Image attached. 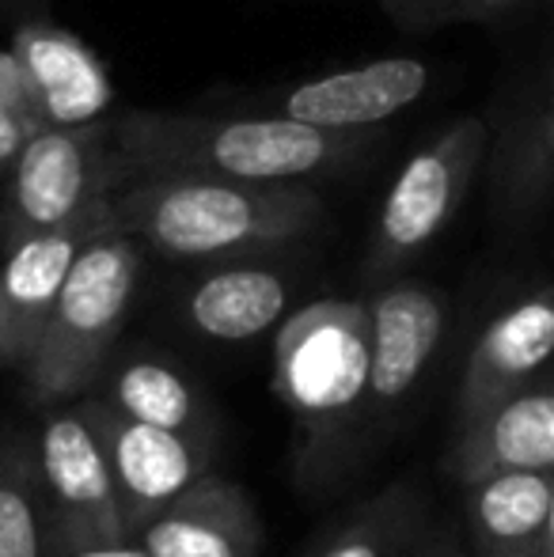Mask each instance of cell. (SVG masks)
Listing matches in <instances>:
<instances>
[{"mask_svg": "<svg viewBox=\"0 0 554 557\" xmlns=\"http://www.w3.org/2000/svg\"><path fill=\"white\" fill-rule=\"evenodd\" d=\"M140 243L114 221L96 235L69 270L38 345L23 368L27 395L38 406L73 403L103 375L134 308Z\"/></svg>", "mask_w": 554, "mask_h": 557, "instance_id": "cell-4", "label": "cell"}, {"mask_svg": "<svg viewBox=\"0 0 554 557\" xmlns=\"http://www.w3.org/2000/svg\"><path fill=\"white\" fill-rule=\"evenodd\" d=\"M554 470H494L467 482V523L479 557H551Z\"/></svg>", "mask_w": 554, "mask_h": 557, "instance_id": "cell-17", "label": "cell"}, {"mask_svg": "<svg viewBox=\"0 0 554 557\" xmlns=\"http://www.w3.org/2000/svg\"><path fill=\"white\" fill-rule=\"evenodd\" d=\"M547 539H551V557H554V493H551V528H547Z\"/></svg>", "mask_w": 554, "mask_h": 557, "instance_id": "cell-26", "label": "cell"}, {"mask_svg": "<svg viewBox=\"0 0 554 557\" xmlns=\"http://www.w3.org/2000/svg\"><path fill=\"white\" fill-rule=\"evenodd\" d=\"M426 539V505L410 482H392L346 516L308 557H410Z\"/></svg>", "mask_w": 554, "mask_h": 557, "instance_id": "cell-20", "label": "cell"}, {"mask_svg": "<svg viewBox=\"0 0 554 557\" xmlns=\"http://www.w3.org/2000/svg\"><path fill=\"white\" fill-rule=\"evenodd\" d=\"M46 125L50 122H46L42 103H38L20 58L12 53V46H0V178L12 168L20 148Z\"/></svg>", "mask_w": 554, "mask_h": 557, "instance_id": "cell-22", "label": "cell"}, {"mask_svg": "<svg viewBox=\"0 0 554 557\" xmlns=\"http://www.w3.org/2000/svg\"><path fill=\"white\" fill-rule=\"evenodd\" d=\"M111 213L140 247L175 262H232L308 235L323 201L308 183H239L190 171L130 175Z\"/></svg>", "mask_w": 554, "mask_h": 557, "instance_id": "cell-1", "label": "cell"}, {"mask_svg": "<svg viewBox=\"0 0 554 557\" xmlns=\"http://www.w3.org/2000/svg\"><path fill=\"white\" fill-rule=\"evenodd\" d=\"M554 360V281L497 311L475 337L456 391V425L482 418L517 395Z\"/></svg>", "mask_w": 554, "mask_h": 557, "instance_id": "cell-13", "label": "cell"}, {"mask_svg": "<svg viewBox=\"0 0 554 557\" xmlns=\"http://www.w3.org/2000/svg\"><path fill=\"white\" fill-rule=\"evenodd\" d=\"M490 148V125L482 114H467L436 133L429 145L399 168L384 206L377 213L369 250H365V281L384 285L399 277L418 255H426L436 235L452 224Z\"/></svg>", "mask_w": 554, "mask_h": 557, "instance_id": "cell-5", "label": "cell"}, {"mask_svg": "<svg viewBox=\"0 0 554 557\" xmlns=\"http://www.w3.org/2000/svg\"><path fill=\"white\" fill-rule=\"evenodd\" d=\"M274 395L296 429V462L319 478L369 433V311L365 300H311L278 323Z\"/></svg>", "mask_w": 554, "mask_h": 557, "instance_id": "cell-3", "label": "cell"}, {"mask_svg": "<svg viewBox=\"0 0 554 557\" xmlns=\"http://www.w3.org/2000/svg\"><path fill=\"white\" fill-rule=\"evenodd\" d=\"M4 368H8V364H4V357H0V375H4Z\"/></svg>", "mask_w": 554, "mask_h": 557, "instance_id": "cell-27", "label": "cell"}, {"mask_svg": "<svg viewBox=\"0 0 554 557\" xmlns=\"http://www.w3.org/2000/svg\"><path fill=\"white\" fill-rule=\"evenodd\" d=\"M130 178L114 145V117L91 125H46L20 148L0 178V243L76 221Z\"/></svg>", "mask_w": 554, "mask_h": 557, "instance_id": "cell-6", "label": "cell"}, {"mask_svg": "<svg viewBox=\"0 0 554 557\" xmlns=\"http://www.w3.org/2000/svg\"><path fill=\"white\" fill-rule=\"evenodd\" d=\"M111 224L114 213L111 198H107L76 221L23 235L4 247V258H0V357L12 372L27 368L38 334L53 311V300H58L81 250Z\"/></svg>", "mask_w": 554, "mask_h": 557, "instance_id": "cell-11", "label": "cell"}, {"mask_svg": "<svg viewBox=\"0 0 554 557\" xmlns=\"http://www.w3.org/2000/svg\"><path fill=\"white\" fill-rule=\"evenodd\" d=\"M99 398L126 418L217 441V413L201 387L160 352H114L99 375Z\"/></svg>", "mask_w": 554, "mask_h": 557, "instance_id": "cell-19", "label": "cell"}, {"mask_svg": "<svg viewBox=\"0 0 554 557\" xmlns=\"http://www.w3.org/2000/svg\"><path fill=\"white\" fill-rule=\"evenodd\" d=\"M50 557H152L137 535L126 539H58L50 543Z\"/></svg>", "mask_w": 554, "mask_h": 557, "instance_id": "cell-24", "label": "cell"}, {"mask_svg": "<svg viewBox=\"0 0 554 557\" xmlns=\"http://www.w3.org/2000/svg\"><path fill=\"white\" fill-rule=\"evenodd\" d=\"M152 557H259L262 520L232 478L201 474L137 531Z\"/></svg>", "mask_w": 554, "mask_h": 557, "instance_id": "cell-14", "label": "cell"}, {"mask_svg": "<svg viewBox=\"0 0 554 557\" xmlns=\"http://www.w3.org/2000/svg\"><path fill=\"white\" fill-rule=\"evenodd\" d=\"M12 53L20 58L30 88L50 125H91L103 122L114 103V84L103 58L50 20H23L12 30Z\"/></svg>", "mask_w": 554, "mask_h": 557, "instance_id": "cell-16", "label": "cell"}, {"mask_svg": "<svg viewBox=\"0 0 554 557\" xmlns=\"http://www.w3.org/2000/svg\"><path fill=\"white\" fill-rule=\"evenodd\" d=\"M392 23L403 30L448 27V23H490L502 15L525 12L535 0H377Z\"/></svg>", "mask_w": 554, "mask_h": 557, "instance_id": "cell-23", "label": "cell"}, {"mask_svg": "<svg viewBox=\"0 0 554 557\" xmlns=\"http://www.w3.org/2000/svg\"><path fill=\"white\" fill-rule=\"evenodd\" d=\"M369 311V429H392L415 398L444 337V296L421 281H384L365 296Z\"/></svg>", "mask_w": 554, "mask_h": 557, "instance_id": "cell-10", "label": "cell"}, {"mask_svg": "<svg viewBox=\"0 0 554 557\" xmlns=\"http://www.w3.org/2000/svg\"><path fill=\"white\" fill-rule=\"evenodd\" d=\"M81 403L96 425L99 441H103L130 535H137L156 512H163L186 485H194L201 474L213 470L217 441L171 433V429L126 418L91 391L81 395Z\"/></svg>", "mask_w": 554, "mask_h": 557, "instance_id": "cell-9", "label": "cell"}, {"mask_svg": "<svg viewBox=\"0 0 554 557\" xmlns=\"http://www.w3.org/2000/svg\"><path fill=\"white\" fill-rule=\"evenodd\" d=\"M429 88V65L418 58H377L354 69L316 76L262 99V114H281L334 133H365L387 122Z\"/></svg>", "mask_w": 554, "mask_h": 557, "instance_id": "cell-12", "label": "cell"}, {"mask_svg": "<svg viewBox=\"0 0 554 557\" xmlns=\"http://www.w3.org/2000/svg\"><path fill=\"white\" fill-rule=\"evenodd\" d=\"M114 145L130 175L190 171L239 183H308L369 152L365 133H334L281 114H175L126 111L114 117Z\"/></svg>", "mask_w": 554, "mask_h": 557, "instance_id": "cell-2", "label": "cell"}, {"mask_svg": "<svg viewBox=\"0 0 554 557\" xmlns=\"http://www.w3.org/2000/svg\"><path fill=\"white\" fill-rule=\"evenodd\" d=\"M183 315L209 342H251L288 315V277L232 258L194 281L183 296Z\"/></svg>", "mask_w": 554, "mask_h": 557, "instance_id": "cell-18", "label": "cell"}, {"mask_svg": "<svg viewBox=\"0 0 554 557\" xmlns=\"http://www.w3.org/2000/svg\"><path fill=\"white\" fill-rule=\"evenodd\" d=\"M410 557H459V554L452 550L448 543H426V539H421L415 550H410Z\"/></svg>", "mask_w": 554, "mask_h": 557, "instance_id": "cell-25", "label": "cell"}, {"mask_svg": "<svg viewBox=\"0 0 554 557\" xmlns=\"http://www.w3.org/2000/svg\"><path fill=\"white\" fill-rule=\"evenodd\" d=\"M448 467L464 485L494 470H554V360L517 395L459 425Z\"/></svg>", "mask_w": 554, "mask_h": 557, "instance_id": "cell-15", "label": "cell"}, {"mask_svg": "<svg viewBox=\"0 0 554 557\" xmlns=\"http://www.w3.org/2000/svg\"><path fill=\"white\" fill-rule=\"evenodd\" d=\"M35 441L46 512H50V543L58 539H126L130 528L119 485H114L103 441H99L81 398L46 406Z\"/></svg>", "mask_w": 554, "mask_h": 557, "instance_id": "cell-8", "label": "cell"}, {"mask_svg": "<svg viewBox=\"0 0 554 557\" xmlns=\"http://www.w3.org/2000/svg\"><path fill=\"white\" fill-rule=\"evenodd\" d=\"M490 148L482 160L490 213L528 227L554 206V58L525 73L487 114Z\"/></svg>", "mask_w": 554, "mask_h": 557, "instance_id": "cell-7", "label": "cell"}, {"mask_svg": "<svg viewBox=\"0 0 554 557\" xmlns=\"http://www.w3.org/2000/svg\"><path fill=\"white\" fill-rule=\"evenodd\" d=\"M0 557H50V512L35 433L0 436Z\"/></svg>", "mask_w": 554, "mask_h": 557, "instance_id": "cell-21", "label": "cell"}]
</instances>
